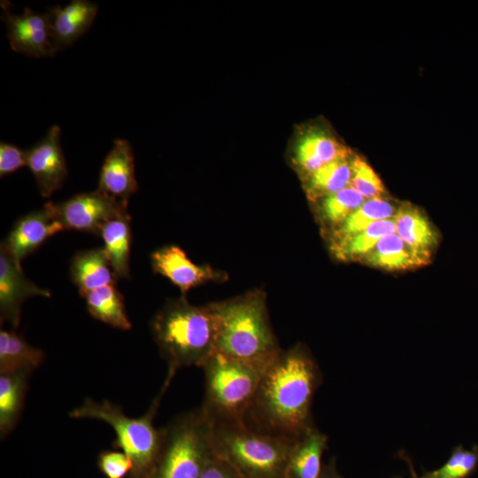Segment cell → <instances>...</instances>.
Masks as SVG:
<instances>
[{"mask_svg": "<svg viewBox=\"0 0 478 478\" xmlns=\"http://www.w3.org/2000/svg\"><path fill=\"white\" fill-rule=\"evenodd\" d=\"M97 466L107 478H123L128 476L133 463L122 451H104L98 455Z\"/></svg>", "mask_w": 478, "mask_h": 478, "instance_id": "31", "label": "cell"}, {"mask_svg": "<svg viewBox=\"0 0 478 478\" xmlns=\"http://www.w3.org/2000/svg\"><path fill=\"white\" fill-rule=\"evenodd\" d=\"M478 466V446L465 449L456 446L445 463L433 471H425L421 478H469Z\"/></svg>", "mask_w": 478, "mask_h": 478, "instance_id": "29", "label": "cell"}, {"mask_svg": "<svg viewBox=\"0 0 478 478\" xmlns=\"http://www.w3.org/2000/svg\"><path fill=\"white\" fill-rule=\"evenodd\" d=\"M62 230L64 227L56 219L49 202L42 209L19 219L1 244L20 264L48 238Z\"/></svg>", "mask_w": 478, "mask_h": 478, "instance_id": "12", "label": "cell"}, {"mask_svg": "<svg viewBox=\"0 0 478 478\" xmlns=\"http://www.w3.org/2000/svg\"><path fill=\"white\" fill-rule=\"evenodd\" d=\"M151 332L168 371L202 367L216 351L217 325L208 304L194 305L184 296L168 301L154 316Z\"/></svg>", "mask_w": 478, "mask_h": 478, "instance_id": "3", "label": "cell"}, {"mask_svg": "<svg viewBox=\"0 0 478 478\" xmlns=\"http://www.w3.org/2000/svg\"><path fill=\"white\" fill-rule=\"evenodd\" d=\"M44 359V352L29 344L15 330L0 331V374L34 371Z\"/></svg>", "mask_w": 478, "mask_h": 478, "instance_id": "22", "label": "cell"}, {"mask_svg": "<svg viewBox=\"0 0 478 478\" xmlns=\"http://www.w3.org/2000/svg\"><path fill=\"white\" fill-rule=\"evenodd\" d=\"M60 137L61 129L54 125L42 141L27 150V166L35 176L43 197H49L59 189L67 176Z\"/></svg>", "mask_w": 478, "mask_h": 478, "instance_id": "11", "label": "cell"}, {"mask_svg": "<svg viewBox=\"0 0 478 478\" xmlns=\"http://www.w3.org/2000/svg\"><path fill=\"white\" fill-rule=\"evenodd\" d=\"M362 259L386 270L409 269L429 261L412 250L397 233L382 238Z\"/></svg>", "mask_w": 478, "mask_h": 478, "instance_id": "21", "label": "cell"}, {"mask_svg": "<svg viewBox=\"0 0 478 478\" xmlns=\"http://www.w3.org/2000/svg\"><path fill=\"white\" fill-rule=\"evenodd\" d=\"M351 179L350 186L361 194L364 198L381 197L384 187L374 169L361 158L351 160Z\"/></svg>", "mask_w": 478, "mask_h": 478, "instance_id": "30", "label": "cell"}, {"mask_svg": "<svg viewBox=\"0 0 478 478\" xmlns=\"http://www.w3.org/2000/svg\"><path fill=\"white\" fill-rule=\"evenodd\" d=\"M322 382L320 369L302 343L281 351L264 374L244 417L250 428L297 439L314 426L313 397Z\"/></svg>", "mask_w": 478, "mask_h": 478, "instance_id": "1", "label": "cell"}, {"mask_svg": "<svg viewBox=\"0 0 478 478\" xmlns=\"http://www.w3.org/2000/svg\"><path fill=\"white\" fill-rule=\"evenodd\" d=\"M70 273L82 297L96 289L115 285L117 279L104 248L78 252L72 259Z\"/></svg>", "mask_w": 478, "mask_h": 478, "instance_id": "16", "label": "cell"}, {"mask_svg": "<svg viewBox=\"0 0 478 478\" xmlns=\"http://www.w3.org/2000/svg\"><path fill=\"white\" fill-rule=\"evenodd\" d=\"M319 478H342L337 471L335 459H331L328 463L323 464Z\"/></svg>", "mask_w": 478, "mask_h": 478, "instance_id": "34", "label": "cell"}, {"mask_svg": "<svg viewBox=\"0 0 478 478\" xmlns=\"http://www.w3.org/2000/svg\"><path fill=\"white\" fill-rule=\"evenodd\" d=\"M97 6L85 0H74L66 6L49 10L51 35L57 52L73 43L92 25Z\"/></svg>", "mask_w": 478, "mask_h": 478, "instance_id": "15", "label": "cell"}, {"mask_svg": "<svg viewBox=\"0 0 478 478\" xmlns=\"http://www.w3.org/2000/svg\"><path fill=\"white\" fill-rule=\"evenodd\" d=\"M163 431L150 478H199L212 452V424L200 407L176 416Z\"/></svg>", "mask_w": 478, "mask_h": 478, "instance_id": "7", "label": "cell"}, {"mask_svg": "<svg viewBox=\"0 0 478 478\" xmlns=\"http://www.w3.org/2000/svg\"><path fill=\"white\" fill-rule=\"evenodd\" d=\"M2 19L6 25L7 37L13 50L29 57L53 56V42L49 14L26 8L22 14H13L8 2H2Z\"/></svg>", "mask_w": 478, "mask_h": 478, "instance_id": "9", "label": "cell"}, {"mask_svg": "<svg viewBox=\"0 0 478 478\" xmlns=\"http://www.w3.org/2000/svg\"><path fill=\"white\" fill-rule=\"evenodd\" d=\"M365 202L364 197L352 187L321 198L320 205V219L337 227Z\"/></svg>", "mask_w": 478, "mask_h": 478, "instance_id": "28", "label": "cell"}, {"mask_svg": "<svg viewBox=\"0 0 478 478\" xmlns=\"http://www.w3.org/2000/svg\"><path fill=\"white\" fill-rule=\"evenodd\" d=\"M208 305L217 325L216 352L266 364L281 352L271 326L264 291L251 290Z\"/></svg>", "mask_w": 478, "mask_h": 478, "instance_id": "2", "label": "cell"}, {"mask_svg": "<svg viewBox=\"0 0 478 478\" xmlns=\"http://www.w3.org/2000/svg\"><path fill=\"white\" fill-rule=\"evenodd\" d=\"M27 166V151L7 143H0V176L11 174L19 168Z\"/></svg>", "mask_w": 478, "mask_h": 478, "instance_id": "32", "label": "cell"}, {"mask_svg": "<svg viewBox=\"0 0 478 478\" xmlns=\"http://www.w3.org/2000/svg\"><path fill=\"white\" fill-rule=\"evenodd\" d=\"M397 233L395 219L376 221L365 230L332 247L340 259H362L385 236Z\"/></svg>", "mask_w": 478, "mask_h": 478, "instance_id": "27", "label": "cell"}, {"mask_svg": "<svg viewBox=\"0 0 478 478\" xmlns=\"http://www.w3.org/2000/svg\"><path fill=\"white\" fill-rule=\"evenodd\" d=\"M328 436L315 425L297 438L289 463V478H319Z\"/></svg>", "mask_w": 478, "mask_h": 478, "instance_id": "17", "label": "cell"}, {"mask_svg": "<svg viewBox=\"0 0 478 478\" xmlns=\"http://www.w3.org/2000/svg\"><path fill=\"white\" fill-rule=\"evenodd\" d=\"M174 373L167 371L159 393L143 416L132 418L116 404L109 400L96 401L85 398L68 413L73 419H92L104 421L116 435L115 449L125 452L133 463L128 478H150L157 463L163 443V428H157L154 420L161 399L167 390Z\"/></svg>", "mask_w": 478, "mask_h": 478, "instance_id": "4", "label": "cell"}, {"mask_svg": "<svg viewBox=\"0 0 478 478\" xmlns=\"http://www.w3.org/2000/svg\"><path fill=\"white\" fill-rule=\"evenodd\" d=\"M137 189L132 147L126 140L115 139L103 163L96 190L127 204Z\"/></svg>", "mask_w": 478, "mask_h": 478, "instance_id": "14", "label": "cell"}, {"mask_svg": "<svg viewBox=\"0 0 478 478\" xmlns=\"http://www.w3.org/2000/svg\"><path fill=\"white\" fill-rule=\"evenodd\" d=\"M297 439L253 430L245 423L212 424V447L241 478H289Z\"/></svg>", "mask_w": 478, "mask_h": 478, "instance_id": "6", "label": "cell"}, {"mask_svg": "<svg viewBox=\"0 0 478 478\" xmlns=\"http://www.w3.org/2000/svg\"><path fill=\"white\" fill-rule=\"evenodd\" d=\"M199 478H241L234 467L212 451Z\"/></svg>", "mask_w": 478, "mask_h": 478, "instance_id": "33", "label": "cell"}, {"mask_svg": "<svg viewBox=\"0 0 478 478\" xmlns=\"http://www.w3.org/2000/svg\"><path fill=\"white\" fill-rule=\"evenodd\" d=\"M154 272L169 279L183 293L209 281H224L227 274L210 266L194 264L178 246L162 247L151 254Z\"/></svg>", "mask_w": 478, "mask_h": 478, "instance_id": "13", "label": "cell"}, {"mask_svg": "<svg viewBox=\"0 0 478 478\" xmlns=\"http://www.w3.org/2000/svg\"><path fill=\"white\" fill-rule=\"evenodd\" d=\"M348 157L345 148L322 132H310L298 142L294 161L308 176L325 165Z\"/></svg>", "mask_w": 478, "mask_h": 478, "instance_id": "19", "label": "cell"}, {"mask_svg": "<svg viewBox=\"0 0 478 478\" xmlns=\"http://www.w3.org/2000/svg\"><path fill=\"white\" fill-rule=\"evenodd\" d=\"M130 220V215L116 218L106 222L100 230L104 250L116 278L129 277Z\"/></svg>", "mask_w": 478, "mask_h": 478, "instance_id": "23", "label": "cell"}, {"mask_svg": "<svg viewBox=\"0 0 478 478\" xmlns=\"http://www.w3.org/2000/svg\"><path fill=\"white\" fill-rule=\"evenodd\" d=\"M50 203L64 230L74 229L100 235V230L106 222L129 215L127 204L96 190L77 194L58 204Z\"/></svg>", "mask_w": 478, "mask_h": 478, "instance_id": "8", "label": "cell"}, {"mask_svg": "<svg viewBox=\"0 0 478 478\" xmlns=\"http://www.w3.org/2000/svg\"><path fill=\"white\" fill-rule=\"evenodd\" d=\"M397 234L418 254L430 259L437 235L428 218L411 205L398 209L394 216Z\"/></svg>", "mask_w": 478, "mask_h": 478, "instance_id": "20", "label": "cell"}, {"mask_svg": "<svg viewBox=\"0 0 478 478\" xmlns=\"http://www.w3.org/2000/svg\"><path fill=\"white\" fill-rule=\"evenodd\" d=\"M351 166L348 157L339 158L308 176L305 189L311 200L323 198L350 186Z\"/></svg>", "mask_w": 478, "mask_h": 478, "instance_id": "26", "label": "cell"}, {"mask_svg": "<svg viewBox=\"0 0 478 478\" xmlns=\"http://www.w3.org/2000/svg\"><path fill=\"white\" fill-rule=\"evenodd\" d=\"M83 297L88 312L96 320L122 330L132 328L126 312L124 298L115 285L96 289Z\"/></svg>", "mask_w": 478, "mask_h": 478, "instance_id": "24", "label": "cell"}, {"mask_svg": "<svg viewBox=\"0 0 478 478\" xmlns=\"http://www.w3.org/2000/svg\"><path fill=\"white\" fill-rule=\"evenodd\" d=\"M409 462V460H408ZM409 466H410V469H411V474H412V478H421L420 476L417 475L414 469H413V466L409 462Z\"/></svg>", "mask_w": 478, "mask_h": 478, "instance_id": "35", "label": "cell"}, {"mask_svg": "<svg viewBox=\"0 0 478 478\" xmlns=\"http://www.w3.org/2000/svg\"><path fill=\"white\" fill-rule=\"evenodd\" d=\"M39 296L49 297L50 292L32 282L6 249L0 246V320L13 328L20 322L21 306L26 299Z\"/></svg>", "mask_w": 478, "mask_h": 478, "instance_id": "10", "label": "cell"}, {"mask_svg": "<svg viewBox=\"0 0 478 478\" xmlns=\"http://www.w3.org/2000/svg\"><path fill=\"white\" fill-rule=\"evenodd\" d=\"M397 211L389 201L382 197L365 201L343 222L335 227L331 237L332 247L360 233L376 221L392 219Z\"/></svg>", "mask_w": 478, "mask_h": 478, "instance_id": "25", "label": "cell"}, {"mask_svg": "<svg viewBox=\"0 0 478 478\" xmlns=\"http://www.w3.org/2000/svg\"><path fill=\"white\" fill-rule=\"evenodd\" d=\"M271 363L245 361L216 351L205 361L202 366L204 393L200 409L212 424L244 422Z\"/></svg>", "mask_w": 478, "mask_h": 478, "instance_id": "5", "label": "cell"}, {"mask_svg": "<svg viewBox=\"0 0 478 478\" xmlns=\"http://www.w3.org/2000/svg\"><path fill=\"white\" fill-rule=\"evenodd\" d=\"M32 371L0 374V437L4 439L17 426L24 407Z\"/></svg>", "mask_w": 478, "mask_h": 478, "instance_id": "18", "label": "cell"}]
</instances>
